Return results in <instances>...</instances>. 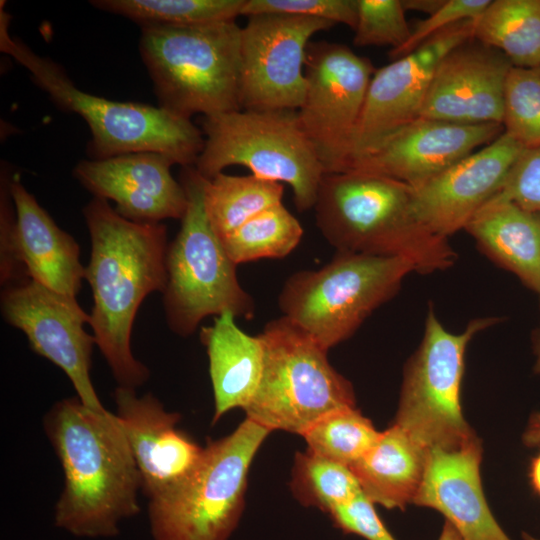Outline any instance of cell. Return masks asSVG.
I'll return each mask as SVG.
<instances>
[{"label":"cell","mask_w":540,"mask_h":540,"mask_svg":"<svg viewBox=\"0 0 540 540\" xmlns=\"http://www.w3.org/2000/svg\"><path fill=\"white\" fill-rule=\"evenodd\" d=\"M270 433L245 418L232 433L209 442L189 479L149 501L153 539L228 540L244 510L250 466Z\"/></svg>","instance_id":"10"},{"label":"cell","mask_w":540,"mask_h":540,"mask_svg":"<svg viewBox=\"0 0 540 540\" xmlns=\"http://www.w3.org/2000/svg\"><path fill=\"white\" fill-rule=\"evenodd\" d=\"M334 525L347 534L366 540H396L378 516L374 503L364 493L329 513Z\"/></svg>","instance_id":"37"},{"label":"cell","mask_w":540,"mask_h":540,"mask_svg":"<svg viewBox=\"0 0 540 540\" xmlns=\"http://www.w3.org/2000/svg\"><path fill=\"white\" fill-rule=\"evenodd\" d=\"M497 321L476 318L452 333L429 308L422 341L404 371L394 423L427 451L455 448L475 436L460 403L465 352L477 333Z\"/></svg>","instance_id":"11"},{"label":"cell","mask_w":540,"mask_h":540,"mask_svg":"<svg viewBox=\"0 0 540 540\" xmlns=\"http://www.w3.org/2000/svg\"><path fill=\"white\" fill-rule=\"evenodd\" d=\"M504 132L525 148L540 145V66L512 67L503 92Z\"/></svg>","instance_id":"32"},{"label":"cell","mask_w":540,"mask_h":540,"mask_svg":"<svg viewBox=\"0 0 540 540\" xmlns=\"http://www.w3.org/2000/svg\"><path fill=\"white\" fill-rule=\"evenodd\" d=\"M524 441L530 447H540V412L531 417L524 433Z\"/></svg>","instance_id":"40"},{"label":"cell","mask_w":540,"mask_h":540,"mask_svg":"<svg viewBox=\"0 0 540 540\" xmlns=\"http://www.w3.org/2000/svg\"><path fill=\"white\" fill-rule=\"evenodd\" d=\"M205 180L194 166L183 167L180 182L188 205L180 230L166 253L164 312L170 330L182 337L192 335L210 315L231 312L236 318L248 320L255 315L254 299L242 288L237 265L208 220Z\"/></svg>","instance_id":"7"},{"label":"cell","mask_w":540,"mask_h":540,"mask_svg":"<svg viewBox=\"0 0 540 540\" xmlns=\"http://www.w3.org/2000/svg\"><path fill=\"white\" fill-rule=\"evenodd\" d=\"M8 184L16 213L18 255L27 277L76 298L85 278L78 243L57 226L18 174L10 176Z\"/></svg>","instance_id":"22"},{"label":"cell","mask_w":540,"mask_h":540,"mask_svg":"<svg viewBox=\"0 0 540 540\" xmlns=\"http://www.w3.org/2000/svg\"><path fill=\"white\" fill-rule=\"evenodd\" d=\"M438 540H462L456 529L447 521L441 530Z\"/></svg>","instance_id":"42"},{"label":"cell","mask_w":540,"mask_h":540,"mask_svg":"<svg viewBox=\"0 0 540 540\" xmlns=\"http://www.w3.org/2000/svg\"><path fill=\"white\" fill-rule=\"evenodd\" d=\"M496 194L540 213V145L523 150Z\"/></svg>","instance_id":"36"},{"label":"cell","mask_w":540,"mask_h":540,"mask_svg":"<svg viewBox=\"0 0 540 540\" xmlns=\"http://www.w3.org/2000/svg\"><path fill=\"white\" fill-rule=\"evenodd\" d=\"M481 454L475 436L455 448L429 450L413 504L443 514L462 540H511L485 499Z\"/></svg>","instance_id":"21"},{"label":"cell","mask_w":540,"mask_h":540,"mask_svg":"<svg viewBox=\"0 0 540 540\" xmlns=\"http://www.w3.org/2000/svg\"><path fill=\"white\" fill-rule=\"evenodd\" d=\"M204 146L194 167L211 179L230 166L291 187L298 211L314 207L326 174L297 110H236L204 117Z\"/></svg>","instance_id":"6"},{"label":"cell","mask_w":540,"mask_h":540,"mask_svg":"<svg viewBox=\"0 0 540 540\" xmlns=\"http://www.w3.org/2000/svg\"><path fill=\"white\" fill-rule=\"evenodd\" d=\"M534 351H535V356H536L534 369H535V372L538 375H540V328L535 334Z\"/></svg>","instance_id":"43"},{"label":"cell","mask_w":540,"mask_h":540,"mask_svg":"<svg viewBox=\"0 0 540 540\" xmlns=\"http://www.w3.org/2000/svg\"><path fill=\"white\" fill-rule=\"evenodd\" d=\"M356 46H403L411 36L401 0H357Z\"/></svg>","instance_id":"33"},{"label":"cell","mask_w":540,"mask_h":540,"mask_svg":"<svg viewBox=\"0 0 540 540\" xmlns=\"http://www.w3.org/2000/svg\"><path fill=\"white\" fill-rule=\"evenodd\" d=\"M464 229L493 261L540 294V213L495 194Z\"/></svg>","instance_id":"24"},{"label":"cell","mask_w":540,"mask_h":540,"mask_svg":"<svg viewBox=\"0 0 540 540\" xmlns=\"http://www.w3.org/2000/svg\"><path fill=\"white\" fill-rule=\"evenodd\" d=\"M529 478L533 490L540 497V452L531 461Z\"/></svg>","instance_id":"41"},{"label":"cell","mask_w":540,"mask_h":540,"mask_svg":"<svg viewBox=\"0 0 540 540\" xmlns=\"http://www.w3.org/2000/svg\"><path fill=\"white\" fill-rule=\"evenodd\" d=\"M427 450L393 424L350 468L364 495L387 509L413 504L423 479Z\"/></svg>","instance_id":"25"},{"label":"cell","mask_w":540,"mask_h":540,"mask_svg":"<svg viewBox=\"0 0 540 540\" xmlns=\"http://www.w3.org/2000/svg\"><path fill=\"white\" fill-rule=\"evenodd\" d=\"M473 38L514 67L540 66V0H494L473 21Z\"/></svg>","instance_id":"26"},{"label":"cell","mask_w":540,"mask_h":540,"mask_svg":"<svg viewBox=\"0 0 540 540\" xmlns=\"http://www.w3.org/2000/svg\"><path fill=\"white\" fill-rule=\"evenodd\" d=\"M236 317L224 312L210 326L202 327L200 340L209 359L214 396L215 424L225 413L245 409L258 387L264 359L259 335L251 336L238 327Z\"/></svg>","instance_id":"23"},{"label":"cell","mask_w":540,"mask_h":540,"mask_svg":"<svg viewBox=\"0 0 540 540\" xmlns=\"http://www.w3.org/2000/svg\"><path fill=\"white\" fill-rule=\"evenodd\" d=\"M114 401L141 490L149 501L169 495L195 472L204 447L176 427L180 415L167 411L151 393L139 397L135 389L118 386Z\"/></svg>","instance_id":"17"},{"label":"cell","mask_w":540,"mask_h":540,"mask_svg":"<svg viewBox=\"0 0 540 540\" xmlns=\"http://www.w3.org/2000/svg\"><path fill=\"white\" fill-rule=\"evenodd\" d=\"M83 216L91 240L85 267L93 296L89 324L118 386L136 389L150 371L134 357L131 333L144 298L165 289L167 228L128 220L97 197L85 205Z\"/></svg>","instance_id":"1"},{"label":"cell","mask_w":540,"mask_h":540,"mask_svg":"<svg viewBox=\"0 0 540 540\" xmlns=\"http://www.w3.org/2000/svg\"><path fill=\"white\" fill-rule=\"evenodd\" d=\"M5 321L21 330L32 350L61 368L79 400L89 409L108 411L90 378L91 355L96 344L84 324L90 322L77 299L26 278L5 286L1 294Z\"/></svg>","instance_id":"14"},{"label":"cell","mask_w":540,"mask_h":540,"mask_svg":"<svg viewBox=\"0 0 540 540\" xmlns=\"http://www.w3.org/2000/svg\"><path fill=\"white\" fill-rule=\"evenodd\" d=\"M283 184L256 177L219 173L204 183V207L220 239L253 216L282 203Z\"/></svg>","instance_id":"27"},{"label":"cell","mask_w":540,"mask_h":540,"mask_svg":"<svg viewBox=\"0 0 540 540\" xmlns=\"http://www.w3.org/2000/svg\"><path fill=\"white\" fill-rule=\"evenodd\" d=\"M9 177L1 173L0 197V277L2 285L28 278L20 262L16 241V213L9 191Z\"/></svg>","instance_id":"38"},{"label":"cell","mask_w":540,"mask_h":540,"mask_svg":"<svg viewBox=\"0 0 540 540\" xmlns=\"http://www.w3.org/2000/svg\"><path fill=\"white\" fill-rule=\"evenodd\" d=\"M157 152H135L79 161L73 175L94 197L112 200L124 218L144 223L182 219L188 198L171 174L175 165Z\"/></svg>","instance_id":"19"},{"label":"cell","mask_w":540,"mask_h":540,"mask_svg":"<svg viewBox=\"0 0 540 540\" xmlns=\"http://www.w3.org/2000/svg\"><path fill=\"white\" fill-rule=\"evenodd\" d=\"M445 0H403L402 5L407 10L425 12L428 15L436 12Z\"/></svg>","instance_id":"39"},{"label":"cell","mask_w":540,"mask_h":540,"mask_svg":"<svg viewBox=\"0 0 540 540\" xmlns=\"http://www.w3.org/2000/svg\"><path fill=\"white\" fill-rule=\"evenodd\" d=\"M140 28V56L161 108L187 119L242 109V27L235 20Z\"/></svg>","instance_id":"5"},{"label":"cell","mask_w":540,"mask_h":540,"mask_svg":"<svg viewBox=\"0 0 540 540\" xmlns=\"http://www.w3.org/2000/svg\"><path fill=\"white\" fill-rule=\"evenodd\" d=\"M512 67L501 51L474 38L464 42L438 64L420 117L502 125L504 85Z\"/></svg>","instance_id":"20"},{"label":"cell","mask_w":540,"mask_h":540,"mask_svg":"<svg viewBox=\"0 0 540 540\" xmlns=\"http://www.w3.org/2000/svg\"><path fill=\"white\" fill-rule=\"evenodd\" d=\"M379 434L354 406L326 414L301 436L307 443V451L351 467L374 445Z\"/></svg>","instance_id":"30"},{"label":"cell","mask_w":540,"mask_h":540,"mask_svg":"<svg viewBox=\"0 0 540 540\" xmlns=\"http://www.w3.org/2000/svg\"><path fill=\"white\" fill-rule=\"evenodd\" d=\"M489 3L490 0H445L436 12L416 23L408 41L391 50L390 56L396 59L405 56L443 29L461 21L476 20Z\"/></svg>","instance_id":"35"},{"label":"cell","mask_w":540,"mask_h":540,"mask_svg":"<svg viewBox=\"0 0 540 540\" xmlns=\"http://www.w3.org/2000/svg\"><path fill=\"white\" fill-rule=\"evenodd\" d=\"M2 4L1 51L25 67L56 106L84 119L91 133L87 146L90 159L157 152L182 167L194 166L204 146V135L191 119L160 106L116 101L80 90L59 64L9 35L10 16Z\"/></svg>","instance_id":"4"},{"label":"cell","mask_w":540,"mask_h":540,"mask_svg":"<svg viewBox=\"0 0 540 540\" xmlns=\"http://www.w3.org/2000/svg\"><path fill=\"white\" fill-rule=\"evenodd\" d=\"M472 38L473 20L461 21L375 70L353 138L348 168L384 138L420 117L438 64L452 49Z\"/></svg>","instance_id":"15"},{"label":"cell","mask_w":540,"mask_h":540,"mask_svg":"<svg viewBox=\"0 0 540 540\" xmlns=\"http://www.w3.org/2000/svg\"><path fill=\"white\" fill-rule=\"evenodd\" d=\"M412 272L413 264L402 258L337 251L323 267L291 275L278 305L285 318L328 351L394 297Z\"/></svg>","instance_id":"8"},{"label":"cell","mask_w":540,"mask_h":540,"mask_svg":"<svg viewBox=\"0 0 540 540\" xmlns=\"http://www.w3.org/2000/svg\"><path fill=\"white\" fill-rule=\"evenodd\" d=\"M302 235L298 219L279 203L253 216L220 242L238 265L262 258H283L296 248Z\"/></svg>","instance_id":"29"},{"label":"cell","mask_w":540,"mask_h":540,"mask_svg":"<svg viewBox=\"0 0 540 540\" xmlns=\"http://www.w3.org/2000/svg\"><path fill=\"white\" fill-rule=\"evenodd\" d=\"M313 209L317 227L337 251L402 258L422 274L456 262L448 238L417 219L412 187L401 181L359 171L326 173Z\"/></svg>","instance_id":"3"},{"label":"cell","mask_w":540,"mask_h":540,"mask_svg":"<svg viewBox=\"0 0 540 540\" xmlns=\"http://www.w3.org/2000/svg\"><path fill=\"white\" fill-rule=\"evenodd\" d=\"M261 378L246 418L272 431L302 435L326 414L354 407L351 383L329 363L327 351L284 316L259 334Z\"/></svg>","instance_id":"9"},{"label":"cell","mask_w":540,"mask_h":540,"mask_svg":"<svg viewBox=\"0 0 540 540\" xmlns=\"http://www.w3.org/2000/svg\"><path fill=\"white\" fill-rule=\"evenodd\" d=\"M357 0H246L242 15L287 14L342 23L353 30L357 22Z\"/></svg>","instance_id":"34"},{"label":"cell","mask_w":540,"mask_h":540,"mask_svg":"<svg viewBox=\"0 0 540 540\" xmlns=\"http://www.w3.org/2000/svg\"><path fill=\"white\" fill-rule=\"evenodd\" d=\"M334 25L287 14L249 16L241 30V108L298 110L305 94L310 39Z\"/></svg>","instance_id":"13"},{"label":"cell","mask_w":540,"mask_h":540,"mask_svg":"<svg viewBox=\"0 0 540 540\" xmlns=\"http://www.w3.org/2000/svg\"><path fill=\"white\" fill-rule=\"evenodd\" d=\"M503 132L497 123L462 124L419 117L355 159L347 171L381 175L416 187Z\"/></svg>","instance_id":"16"},{"label":"cell","mask_w":540,"mask_h":540,"mask_svg":"<svg viewBox=\"0 0 540 540\" xmlns=\"http://www.w3.org/2000/svg\"><path fill=\"white\" fill-rule=\"evenodd\" d=\"M43 425L64 473L55 525L76 537L117 536L121 521L140 511L141 479L116 414L76 396L56 402Z\"/></svg>","instance_id":"2"},{"label":"cell","mask_w":540,"mask_h":540,"mask_svg":"<svg viewBox=\"0 0 540 540\" xmlns=\"http://www.w3.org/2000/svg\"><path fill=\"white\" fill-rule=\"evenodd\" d=\"M290 486L302 505L316 507L328 514L362 493L349 466L309 451L296 453Z\"/></svg>","instance_id":"31"},{"label":"cell","mask_w":540,"mask_h":540,"mask_svg":"<svg viewBox=\"0 0 540 540\" xmlns=\"http://www.w3.org/2000/svg\"><path fill=\"white\" fill-rule=\"evenodd\" d=\"M375 68L368 58L333 42H310L299 122L326 173L347 170L352 142Z\"/></svg>","instance_id":"12"},{"label":"cell","mask_w":540,"mask_h":540,"mask_svg":"<svg viewBox=\"0 0 540 540\" xmlns=\"http://www.w3.org/2000/svg\"><path fill=\"white\" fill-rule=\"evenodd\" d=\"M246 0H93L102 11L125 17L140 27L191 26L235 20Z\"/></svg>","instance_id":"28"},{"label":"cell","mask_w":540,"mask_h":540,"mask_svg":"<svg viewBox=\"0 0 540 540\" xmlns=\"http://www.w3.org/2000/svg\"><path fill=\"white\" fill-rule=\"evenodd\" d=\"M523 539L524 540H540V539H538V538H536V537H534V536H532V535H530L528 533L523 534Z\"/></svg>","instance_id":"44"},{"label":"cell","mask_w":540,"mask_h":540,"mask_svg":"<svg viewBox=\"0 0 540 540\" xmlns=\"http://www.w3.org/2000/svg\"><path fill=\"white\" fill-rule=\"evenodd\" d=\"M524 149L503 132L482 149L412 187V205L417 219L444 238L464 229L471 217L499 191Z\"/></svg>","instance_id":"18"}]
</instances>
